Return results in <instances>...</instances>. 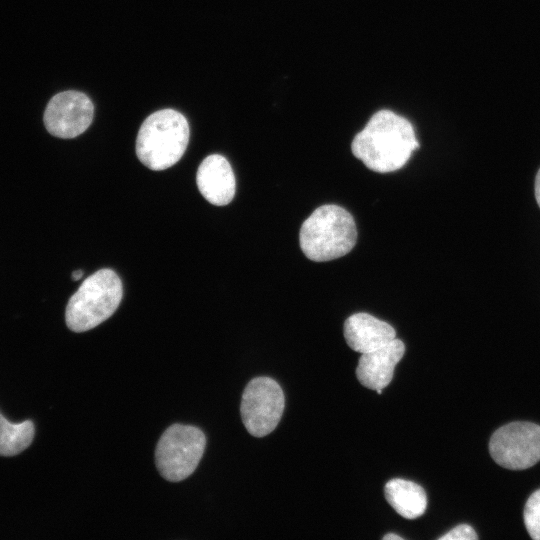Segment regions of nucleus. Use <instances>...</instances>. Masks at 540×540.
<instances>
[{"instance_id":"nucleus-1","label":"nucleus","mask_w":540,"mask_h":540,"mask_svg":"<svg viewBox=\"0 0 540 540\" xmlns=\"http://www.w3.org/2000/svg\"><path fill=\"white\" fill-rule=\"evenodd\" d=\"M418 148L411 122L388 109L374 113L351 144L353 155L379 173L402 168Z\"/></svg>"},{"instance_id":"nucleus-2","label":"nucleus","mask_w":540,"mask_h":540,"mask_svg":"<svg viewBox=\"0 0 540 540\" xmlns=\"http://www.w3.org/2000/svg\"><path fill=\"white\" fill-rule=\"evenodd\" d=\"M356 240L357 229L352 215L334 204L322 205L314 210L303 222L299 233L303 253L316 262L348 254Z\"/></svg>"},{"instance_id":"nucleus-3","label":"nucleus","mask_w":540,"mask_h":540,"mask_svg":"<svg viewBox=\"0 0 540 540\" xmlns=\"http://www.w3.org/2000/svg\"><path fill=\"white\" fill-rule=\"evenodd\" d=\"M189 136L188 121L180 112L174 109L158 110L149 115L139 129L137 157L151 170H165L181 159Z\"/></svg>"},{"instance_id":"nucleus-4","label":"nucleus","mask_w":540,"mask_h":540,"mask_svg":"<svg viewBox=\"0 0 540 540\" xmlns=\"http://www.w3.org/2000/svg\"><path fill=\"white\" fill-rule=\"evenodd\" d=\"M123 296L122 282L111 269L104 268L87 277L68 301L65 320L74 332L90 330L107 320Z\"/></svg>"},{"instance_id":"nucleus-5","label":"nucleus","mask_w":540,"mask_h":540,"mask_svg":"<svg viewBox=\"0 0 540 540\" xmlns=\"http://www.w3.org/2000/svg\"><path fill=\"white\" fill-rule=\"evenodd\" d=\"M206 437L192 425L173 424L161 435L155 450V463L161 476L179 482L197 468L205 450Z\"/></svg>"},{"instance_id":"nucleus-6","label":"nucleus","mask_w":540,"mask_h":540,"mask_svg":"<svg viewBox=\"0 0 540 540\" xmlns=\"http://www.w3.org/2000/svg\"><path fill=\"white\" fill-rule=\"evenodd\" d=\"M285 406L280 385L269 377H256L245 387L240 412L247 431L255 437H264L278 425Z\"/></svg>"},{"instance_id":"nucleus-7","label":"nucleus","mask_w":540,"mask_h":540,"mask_svg":"<svg viewBox=\"0 0 540 540\" xmlns=\"http://www.w3.org/2000/svg\"><path fill=\"white\" fill-rule=\"evenodd\" d=\"M489 451L504 468L527 469L540 460V426L523 421L506 424L491 436Z\"/></svg>"},{"instance_id":"nucleus-8","label":"nucleus","mask_w":540,"mask_h":540,"mask_svg":"<svg viewBox=\"0 0 540 540\" xmlns=\"http://www.w3.org/2000/svg\"><path fill=\"white\" fill-rule=\"evenodd\" d=\"M94 105L90 98L79 91L69 90L54 95L44 111L43 121L47 131L59 138L71 139L90 126Z\"/></svg>"},{"instance_id":"nucleus-9","label":"nucleus","mask_w":540,"mask_h":540,"mask_svg":"<svg viewBox=\"0 0 540 540\" xmlns=\"http://www.w3.org/2000/svg\"><path fill=\"white\" fill-rule=\"evenodd\" d=\"M405 353V345L399 339L375 350L362 353L358 360L356 376L368 389H383L391 382L396 364Z\"/></svg>"},{"instance_id":"nucleus-10","label":"nucleus","mask_w":540,"mask_h":540,"mask_svg":"<svg viewBox=\"0 0 540 540\" xmlns=\"http://www.w3.org/2000/svg\"><path fill=\"white\" fill-rule=\"evenodd\" d=\"M196 181L202 196L213 205H227L235 195L234 172L222 155L207 156L198 167Z\"/></svg>"},{"instance_id":"nucleus-11","label":"nucleus","mask_w":540,"mask_h":540,"mask_svg":"<svg viewBox=\"0 0 540 540\" xmlns=\"http://www.w3.org/2000/svg\"><path fill=\"white\" fill-rule=\"evenodd\" d=\"M395 336L396 331L390 324L368 313H355L344 323L347 345L361 354L388 344Z\"/></svg>"},{"instance_id":"nucleus-12","label":"nucleus","mask_w":540,"mask_h":540,"mask_svg":"<svg viewBox=\"0 0 540 540\" xmlns=\"http://www.w3.org/2000/svg\"><path fill=\"white\" fill-rule=\"evenodd\" d=\"M384 494L390 506L406 519L418 518L426 510V492L415 482L400 478L391 479L384 487Z\"/></svg>"},{"instance_id":"nucleus-13","label":"nucleus","mask_w":540,"mask_h":540,"mask_svg":"<svg viewBox=\"0 0 540 540\" xmlns=\"http://www.w3.org/2000/svg\"><path fill=\"white\" fill-rule=\"evenodd\" d=\"M34 433V424L30 420L11 423L0 413V455L19 454L31 444Z\"/></svg>"},{"instance_id":"nucleus-14","label":"nucleus","mask_w":540,"mask_h":540,"mask_svg":"<svg viewBox=\"0 0 540 540\" xmlns=\"http://www.w3.org/2000/svg\"><path fill=\"white\" fill-rule=\"evenodd\" d=\"M526 529L535 540H540V489L533 492L524 507Z\"/></svg>"},{"instance_id":"nucleus-15","label":"nucleus","mask_w":540,"mask_h":540,"mask_svg":"<svg viewBox=\"0 0 540 540\" xmlns=\"http://www.w3.org/2000/svg\"><path fill=\"white\" fill-rule=\"evenodd\" d=\"M478 536L475 530L468 524H460L441 536L440 540H475Z\"/></svg>"},{"instance_id":"nucleus-16","label":"nucleus","mask_w":540,"mask_h":540,"mask_svg":"<svg viewBox=\"0 0 540 540\" xmlns=\"http://www.w3.org/2000/svg\"><path fill=\"white\" fill-rule=\"evenodd\" d=\"M535 197H536L538 206L540 207V169L537 172V175L535 178Z\"/></svg>"},{"instance_id":"nucleus-17","label":"nucleus","mask_w":540,"mask_h":540,"mask_svg":"<svg viewBox=\"0 0 540 540\" xmlns=\"http://www.w3.org/2000/svg\"><path fill=\"white\" fill-rule=\"evenodd\" d=\"M383 539L384 540H403V538L397 534H394V533H389V534H386L385 536H383Z\"/></svg>"},{"instance_id":"nucleus-18","label":"nucleus","mask_w":540,"mask_h":540,"mask_svg":"<svg viewBox=\"0 0 540 540\" xmlns=\"http://www.w3.org/2000/svg\"><path fill=\"white\" fill-rule=\"evenodd\" d=\"M83 276V271L82 270H75L73 271L72 273V279L73 280H79L81 277Z\"/></svg>"},{"instance_id":"nucleus-19","label":"nucleus","mask_w":540,"mask_h":540,"mask_svg":"<svg viewBox=\"0 0 540 540\" xmlns=\"http://www.w3.org/2000/svg\"><path fill=\"white\" fill-rule=\"evenodd\" d=\"M378 394H382V389L375 390Z\"/></svg>"}]
</instances>
